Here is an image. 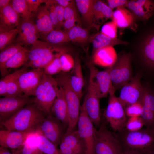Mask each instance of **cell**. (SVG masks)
Masks as SVG:
<instances>
[{
    "instance_id": "cell-27",
    "label": "cell",
    "mask_w": 154,
    "mask_h": 154,
    "mask_svg": "<svg viewBox=\"0 0 154 154\" xmlns=\"http://www.w3.org/2000/svg\"><path fill=\"white\" fill-rule=\"evenodd\" d=\"M93 11L94 24L97 29L104 22L112 18L113 12L108 5L100 0H95Z\"/></svg>"
},
{
    "instance_id": "cell-36",
    "label": "cell",
    "mask_w": 154,
    "mask_h": 154,
    "mask_svg": "<svg viewBox=\"0 0 154 154\" xmlns=\"http://www.w3.org/2000/svg\"><path fill=\"white\" fill-rule=\"evenodd\" d=\"M24 48L21 45L15 43L10 44L0 51V71L1 73L5 63L16 54Z\"/></svg>"
},
{
    "instance_id": "cell-48",
    "label": "cell",
    "mask_w": 154,
    "mask_h": 154,
    "mask_svg": "<svg viewBox=\"0 0 154 154\" xmlns=\"http://www.w3.org/2000/svg\"><path fill=\"white\" fill-rule=\"evenodd\" d=\"M49 13V15L54 28L56 29H60L59 22L54 10L53 5H50L46 4Z\"/></svg>"
},
{
    "instance_id": "cell-46",
    "label": "cell",
    "mask_w": 154,
    "mask_h": 154,
    "mask_svg": "<svg viewBox=\"0 0 154 154\" xmlns=\"http://www.w3.org/2000/svg\"><path fill=\"white\" fill-rule=\"evenodd\" d=\"M75 1L71 0L69 4L64 8V21L72 18H78V14Z\"/></svg>"
},
{
    "instance_id": "cell-12",
    "label": "cell",
    "mask_w": 154,
    "mask_h": 154,
    "mask_svg": "<svg viewBox=\"0 0 154 154\" xmlns=\"http://www.w3.org/2000/svg\"><path fill=\"white\" fill-rule=\"evenodd\" d=\"M140 78H132L121 88L118 99L125 109L127 106L139 102L142 95Z\"/></svg>"
},
{
    "instance_id": "cell-22",
    "label": "cell",
    "mask_w": 154,
    "mask_h": 154,
    "mask_svg": "<svg viewBox=\"0 0 154 154\" xmlns=\"http://www.w3.org/2000/svg\"><path fill=\"white\" fill-rule=\"evenodd\" d=\"M36 13L35 22L34 23L38 33L46 35L54 29L46 4L39 7Z\"/></svg>"
},
{
    "instance_id": "cell-29",
    "label": "cell",
    "mask_w": 154,
    "mask_h": 154,
    "mask_svg": "<svg viewBox=\"0 0 154 154\" xmlns=\"http://www.w3.org/2000/svg\"><path fill=\"white\" fill-rule=\"evenodd\" d=\"M92 42L94 51L108 46H113L117 45H127V42L117 38H112L101 32L98 33L90 37L89 40Z\"/></svg>"
},
{
    "instance_id": "cell-43",
    "label": "cell",
    "mask_w": 154,
    "mask_h": 154,
    "mask_svg": "<svg viewBox=\"0 0 154 154\" xmlns=\"http://www.w3.org/2000/svg\"><path fill=\"white\" fill-rule=\"evenodd\" d=\"M62 71L67 72L73 68L75 61L72 56L68 52L62 54L60 57Z\"/></svg>"
},
{
    "instance_id": "cell-7",
    "label": "cell",
    "mask_w": 154,
    "mask_h": 154,
    "mask_svg": "<svg viewBox=\"0 0 154 154\" xmlns=\"http://www.w3.org/2000/svg\"><path fill=\"white\" fill-rule=\"evenodd\" d=\"M122 152L115 133L102 123L95 132L94 154H120Z\"/></svg>"
},
{
    "instance_id": "cell-41",
    "label": "cell",
    "mask_w": 154,
    "mask_h": 154,
    "mask_svg": "<svg viewBox=\"0 0 154 154\" xmlns=\"http://www.w3.org/2000/svg\"><path fill=\"white\" fill-rule=\"evenodd\" d=\"M144 125V122L141 117H133L127 119L125 128L129 131H133L142 129Z\"/></svg>"
},
{
    "instance_id": "cell-14",
    "label": "cell",
    "mask_w": 154,
    "mask_h": 154,
    "mask_svg": "<svg viewBox=\"0 0 154 154\" xmlns=\"http://www.w3.org/2000/svg\"><path fill=\"white\" fill-rule=\"evenodd\" d=\"M33 133L1 130L0 146L11 149H18L22 146L29 136Z\"/></svg>"
},
{
    "instance_id": "cell-5",
    "label": "cell",
    "mask_w": 154,
    "mask_h": 154,
    "mask_svg": "<svg viewBox=\"0 0 154 154\" xmlns=\"http://www.w3.org/2000/svg\"><path fill=\"white\" fill-rule=\"evenodd\" d=\"M106 70L109 74L114 91L121 88L132 79L130 56L123 54L119 56L114 64Z\"/></svg>"
},
{
    "instance_id": "cell-44",
    "label": "cell",
    "mask_w": 154,
    "mask_h": 154,
    "mask_svg": "<svg viewBox=\"0 0 154 154\" xmlns=\"http://www.w3.org/2000/svg\"><path fill=\"white\" fill-rule=\"evenodd\" d=\"M125 111L127 117H140L142 113L143 106L138 102L126 107Z\"/></svg>"
},
{
    "instance_id": "cell-20",
    "label": "cell",
    "mask_w": 154,
    "mask_h": 154,
    "mask_svg": "<svg viewBox=\"0 0 154 154\" xmlns=\"http://www.w3.org/2000/svg\"><path fill=\"white\" fill-rule=\"evenodd\" d=\"M51 112L57 119L68 126L67 105L64 90L61 86H59L57 95L51 109Z\"/></svg>"
},
{
    "instance_id": "cell-11",
    "label": "cell",
    "mask_w": 154,
    "mask_h": 154,
    "mask_svg": "<svg viewBox=\"0 0 154 154\" xmlns=\"http://www.w3.org/2000/svg\"><path fill=\"white\" fill-rule=\"evenodd\" d=\"M60 144L59 154H85V145L77 130L66 132Z\"/></svg>"
},
{
    "instance_id": "cell-13",
    "label": "cell",
    "mask_w": 154,
    "mask_h": 154,
    "mask_svg": "<svg viewBox=\"0 0 154 154\" xmlns=\"http://www.w3.org/2000/svg\"><path fill=\"white\" fill-rule=\"evenodd\" d=\"M44 73L42 68L34 69L25 72L19 77V83L23 93L26 96H35L36 90Z\"/></svg>"
},
{
    "instance_id": "cell-32",
    "label": "cell",
    "mask_w": 154,
    "mask_h": 154,
    "mask_svg": "<svg viewBox=\"0 0 154 154\" xmlns=\"http://www.w3.org/2000/svg\"><path fill=\"white\" fill-rule=\"evenodd\" d=\"M36 142L38 148L43 154H59L57 146L39 131L36 132Z\"/></svg>"
},
{
    "instance_id": "cell-33",
    "label": "cell",
    "mask_w": 154,
    "mask_h": 154,
    "mask_svg": "<svg viewBox=\"0 0 154 154\" xmlns=\"http://www.w3.org/2000/svg\"><path fill=\"white\" fill-rule=\"evenodd\" d=\"M36 132L32 133L20 148L11 149L13 154H43L38 148L36 142Z\"/></svg>"
},
{
    "instance_id": "cell-50",
    "label": "cell",
    "mask_w": 154,
    "mask_h": 154,
    "mask_svg": "<svg viewBox=\"0 0 154 154\" xmlns=\"http://www.w3.org/2000/svg\"><path fill=\"white\" fill-rule=\"evenodd\" d=\"M53 5L60 25L61 27H62L64 22V8L58 5Z\"/></svg>"
},
{
    "instance_id": "cell-16",
    "label": "cell",
    "mask_w": 154,
    "mask_h": 154,
    "mask_svg": "<svg viewBox=\"0 0 154 154\" xmlns=\"http://www.w3.org/2000/svg\"><path fill=\"white\" fill-rule=\"evenodd\" d=\"M38 131L57 146L60 144L63 136L58 123L50 115L44 119Z\"/></svg>"
},
{
    "instance_id": "cell-30",
    "label": "cell",
    "mask_w": 154,
    "mask_h": 154,
    "mask_svg": "<svg viewBox=\"0 0 154 154\" xmlns=\"http://www.w3.org/2000/svg\"><path fill=\"white\" fill-rule=\"evenodd\" d=\"M29 52V50L24 48L8 60L5 63L1 73L2 77L8 74V69L17 68L25 64L28 60Z\"/></svg>"
},
{
    "instance_id": "cell-37",
    "label": "cell",
    "mask_w": 154,
    "mask_h": 154,
    "mask_svg": "<svg viewBox=\"0 0 154 154\" xmlns=\"http://www.w3.org/2000/svg\"><path fill=\"white\" fill-rule=\"evenodd\" d=\"M14 10L22 17L23 20H30L31 13L29 11L26 0H13L10 3Z\"/></svg>"
},
{
    "instance_id": "cell-39",
    "label": "cell",
    "mask_w": 154,
    "mask_h": 154,
    "mask_svg": "<svg viewBox=\"0 0 154 154\" xmlns=\"http://www.w3.org/2000/svg\"><path fill=\"white\" fill-rule=\"evenodd\" d=\"M26 68L23 67L16 71L3 77L0 81V96L5 97L7 85L12 79L19 77L22 74L27 71Z\"/></svg>"
},
{
    "instance_id": "cell-10",
    "label": "cell",
    "mask_w": 154,
    "mask_h": 154,
    "mask_svg": "<svg viewBox=\"0 0 154 154\" xmlns=\"http://www.w3.org/2000/svg\"><path fill=\"white\" fill-rule=\"evenodd\" d=\"M35 99L24 94L16 97L1 98L0 122L8 119L27 105L34 103Z\"/></svg>"
},
{
    "instance_id": "cell-3",
    "label": "cell",
    "mask_w": 154,
    "mask_h": 154,
    "mask_svg": "<svg viewBox=\"0 0 154 154\" xmlns=\"http://www.w3.org/2000/svg\"><path fill=\"white\" fill-rule=\"evenodd\" d=\"M58 89L56 79L44 73L36 90L34 103L45 114H49Z\"/></svg>"
},
{
    "instance_id": "cell-19",
    "label": "cell",
    "mask_w": 154,
    "mask_h": 154,
    "mask_svg": "<svg viewBox=\"0 0 154 154\" xmlns=\"http://www.w3.org/2000/svg\"><path fill=\"white\" fill-rule=\"evenodd\" d=\"M20 17L9 3L0 11V33L17 28L19 25Z\"/></svg>"
},
{
    "instance_id": "cell-52",
    "label": "cell",
    "mask_w": 154,
    "mask_h": 154,
    "mask_svg": "<svg viewBox=\"0 0 154 154\" xmlns=\"http://www.w3.org/2000/svg\"><path fill=\"white\" fill-rule=\"evenodd\" d=\"M78 18H72L65 20L63 23L62 27L66 31H68L77 25L76 23L78 21Z\"/></svg>"
},
{
    "instance_id": "cell-54",
    "label": "cell",
    "mask_w": 154,
    "mask_h": 154,
    "mask_svg": "<svg viewBox=\"0 0 154 154\" xmlns=\"http://www.w3.org/2000/svg\"><path fill=\"white\" fill-rule=\"evenodd\" d=\"M11 0H0V11L8 5Z\"/></svg>"
},
{
    "instance_id": "cell-31",
    "label": "cell",
    "mask_w": 154,
    "mask_h": 154,
    "mask_svg": "<svg viewBox=\"0 0 154 154\" xmlns=\"http://www.w3.org/2000/svg\"><path fill=\"white\" fill-rule=\"evenodd\" d=\"M59 46L37 40L32 44L29 50L28 60L32 61L35 60Z\"/></svg>"
},
{
    "instance_id": "cell-9",
    "label": "cell",
    "mask_w": 154,
    "mask_h": 154,
    "mask_svg": "<svg viewBox=\"0 0 154 154\" xmlns=\"http://www.w3.org/2000/svg\"><path fill=\"white\" fill-rule=\"evenodd\" d=\"M77 125L78 133L85 145V154H94L96 129L88 116L83 104L80 107Z\"/></svg>"
},
{
    "instance_id": "cell-28",
    "label": "cell",
    "mask_w": 154,
    "mask_h": 154,
    "mask_svg": "<svg viewBox=\"0 0 154 154\" xmlns=\"http://www.w3.org/2000/svg\"><path fill=\"white\" fill-rule=\"evenodd\" d=\"M133 15L123 6L117 7L113 11L112 18L117 27L124 28L133 24L134 20Z\"/></svg>"
},
{
    "instance_id": "cell-53",
    "label": "cell",
    "mask_w": 154,
    "mask_h": 154,
    "mask_svg": "<svg viewBox=\"0 0 154 154\" xmlns=\"http://www.w3.org/2000/svg\"><path fill=\"white\" fill-rule=\"evenodd\" d=\"M71 1L68 0H47L45 3V4L50 5H58L65 8L69 4Z\"/></svg>"
},
{
    "instance_id": "cell-45",
    "label": "cell",
    "mask_w": 154,
    "mask_h": 154,
    "mask_svg": "<svg viewBox=\"0 0 154 154\" xmlns=\"http://www.w3.org/2000/svg\"><path fill=\"white\" fill-rule=\"evenodd\" d=\"M117 26L113 21L107 22L102 26L101 33L112 38H117Z\"/></svg>"
},
{
    "instance_id": "cell-25",
    "label": "cell",
    "mask_w": 154,
    "mask_h": 154,
    "mask_svg": "<svg viewBox=\"0 0 154 154\" xmlns=\"http://www.w3.org/2000/svg\"><path fill=\"white\" fill-rule=\"evenodd\" d=\"M75 64L70 74H69L70 82L74 90L81 98L84 79L81 66L78 56L75 57Z\"/></svg>"
},
{
    "instance_id": "cell-18",
    "label": "cell",
    "mask_w": 154,
    "mask_h": 154,
    "mask_svg": "<svg viewBox=\"0 0 154 154\" xmlns=\"http://www.w3.org/2000/svg\"><path fill=\"white\" fill-rule=\"evenodd\" d=\"M134 15L145 20L154 14V1L137 0L128 1L126 5Z\"/></svg>"
},
{
    "instance_id": "cell-1",
    "label": "cell",
    "mask_w": 154,
    "mask_h": 154,
    "mask_svg": "<svg viewBox=\"0 0 154 154\" xmlns=\"http://www.w3.org/2000/svg\"><path fill=\"white\" fill-rule=\"evenodd\" d=\"M45 114L34 103L28 104L8 119L0 122L5 129L26 133H35L45 118Z\"/></svg>"
},
{
    "instance_id": "cell-2",
    "label": "cell",
    "mask_w": 154,
    "mask_h": 154,
    "mask_svg": "<svg viewBox=\"0 0 154 154\" xmlns=\"http://www.w3.org/2000/svg\"><path fill=\"white\" fill-rule=\"evenodd\" d=\"M122 151L145 154L154 148V128L130 131L124 127L115 133Z\"/></svg>"
},
{
    "instance_id": "cell-15",
    "label": "cell",
    "mask_w": 154,
    "mask_h": 154,
    "mask_svg": "<svg viewBox=\"0 0 154 154\" xmlns=\"http://www.w3.org/2000/svg\"><path fill=\"white\" fill-rule=\"evenodd\" d=\"M18 28L19 32L15 43L27 46L32 45L37 40L38 32L34 23L30 20L23 21Z\"/></svg>"
},
{
    "instance_id": "cell-17",
    "label": "cell",
    "mask_w": 154,
    "mask_h": 154,
    "mask_svg": "<svg viewBox=\"0 0 154 154\" xmlns=\"http://www.w3.org/2000/svg\"><path fill=\"white\" fill-rule=\"evenodd\" d=\"M99 99L88 90L83 104L90 119L96 126L99 125L101 122Z\"/></svg>"
},
{
    "instance_id": "cell-34",
    "label": "cell",
    "mask_w": 154,
    "mask_h": 154,
    "mask_svg": "<svg viewBox=\"0 0 154 154\" xmlns=\"http://www.w3.org/2000/svg\"><path fill=\"white\" fill-rule=\"evenodd\" d=\"M67 31L70 41L83 44L90 40V36L88 30L78 25Z\"/></svg>"
},
{
    "instance_id": "cell-6",
    "label": "cell",
    "mask_w": 154,
    "mask_h": 154,
    "mask_svg": "<svg viewBox=\"0 0 154 154\" xmlns=\"http://www.w3.org/2000/svg\"><path fill=\"white\" fill-rule=\"evenodd\" d=\"M90 78L88 90L99 98L106 97L108 94H114V91L108 72L99 71L91 63L88 64Z\"/></svg>"
},
{
    "instance_id": "cell-21",
    "label": "cell",
    "mask_w": 154,
    "mask_h": 154,
    "mask_svg": "<svg viewBox=\"0 0 154 154\" xmlns=\"http://www.w3.org/2000/svg\"><path fill=\"white\" fill-rule=\"evenodd\" d=\"M116 52L113 46L101 48L94 51L92 62L93 64L108 68L111 66L117 59Z\"/></svg>"
},
{
    "instance_id": "cell-47",
    "label": "cell",
    "mask_w": 154,
    "mask_h": 154,
    "mask_svg": "<svg viewBox=\"0 0 154 154\" xmlns=\"http://www.w3.org/2000/svg\"><path fill=\"white\" fill-rule=\"evenodd\" d=\"M139 102L143 107L149 110L154 113V95L151 93L143 95Z\"/></svg>"
},
{
    "instance_id": "cell-8",
    "label": "cell",
    "mask_w": 154,
    "mask_h": 154,
    "mask_svg": "<svg viewBox=\"0 0 154 154\" xmlns=\"http://www.w3.org/2000/svg\"><path fill=\"white\" fill-rule=\"evenodd\" d=\"M104 115L106 121L115 131H120L125 127L127 119L125 108L114 94L110 95Z\"/></svg>"
},
{
    "instance_id": "cell-24",
    "label": "cell",
    "mask_w": 154,
    "mask_h": 154,
    "mask_svg": "<svg viewBox=\"0 0 154 154\" xmlns=\"http://www.w3.org/2000/svg\"><path fill=\"white\" fill-rule=\"evenodd\" d=\"M142 53L147 66L154 68V26L149 28L145 34L142 45Z\"/></svg>"
},
{
    "instance_id": "cell-4",
    "label": "cell",
    "mask_w": 154,
    "mask_h": 154,
    "mask_svg": "<svg viewBox=\"0 0 154 154\" xmlns=\"http://www.w3.org/2000/svg\"><path fill=\"white\" fill-rule=\"evenodd\" d=\"M58 86L63 89L67 102L68 123L66 132L75 130L80 114L81 98L74 90L70 84L69 74L63 72L59 73L56 79Z\"/></svg>"
},
{
    "instance_id": "cell-56",
    "label": "cell",
    "mask_w": 154,
    "mask_h": 154,
    "mask_svg": "<svg viewBox=\"0 0 154 154\" xmlns=\"http://www.w3.org/2000/svg\"><path fill=\"white\" fill-rule=\"evenodd\" d=\"M120 154H140L139 153L132 151H123Z\"/></svg>"
},
{
    "instance_id": "cell-57",
    "label": "cell",
    "mask_w": 154,
    "mask_h": 154,
    "mask_svg": "<svg viewBox=\"0 0 154 154\" xmlns=\"http://www.w3.org/2000/svg\"><path fill=\"white\" fill-rule=\"evenodd\" d=\"M145 154H154V148Z\"/></svg>"
},
{
    "instance_id": "cell-23",
    "label": "cell",
    "mask_w": 154,
    "mask_h": 154,
    "mask_svg": "<svg viewBox=\"0 0 154 154\" xmlns=\"http://www.w3.org/2000/svg\"><path fill=\"white\" fill-rule=\"evenodd\" d=\"M68 51L65 48L59 46L55 49L44 54L37 60L29 61L25 64L24 67L26 68L30 67L33 69H44L56 58L64 53L68 52Z\"/></svg>"
},
{
    "instance_id": "cell-35",
    "label": "cell",
    "mask_w": 154,
    "mask_h": 154,
    "mask_svg": "<svg viewBox=\"0 0 154 154\" xmlns=\"http://www.w3.org/2000/svg\"><path fill=\"white\" fill-rule=\"evenodd\" d=\"M67 31H63L55 29L46 35L45 37L46 42L50 44L59 45L70 41Z\"/></svg>"
},
{
    "instance_id": "cell-55",
    "label": "cell",
    "mask_w": 154,
    "mask_h": 154,
    "mask_svg": "<svg viewBox=\"0 0 154 154\" xmlns=\"http://www.w3.org/2000/svg\"><path fill=\"white\" fill-rule=\"evenodd\" d=\"M0 154H13L8 150L7 148L2 147H0Z\"/></svg>"
},
{
    "instance_id": "cell-26",
    "label": "cell",
    "mask_w": 154,
    "mask_h": 154,
    "mask_svg": "<svg viewBox=\"0 0 154 154\" xmlns=\"http://www.w3.org/2000/svg\"><path fill=\"white\" fill-rule=\"evenodd\" d=\"M75 1L77 9L81 15L84 25L87 28L96 27L93 11L95 0H76Z\"/></svg>"
},
{
    "instance_id": "cell-51",
    "label": "cell",
    "mask_w": 154,
    "mask_h": 154,
    "mask_svg": "<svg viewBox=\"0 0 154 154\" xmlns=\"http://www.w3.org/2000/svg\"><path fill=\"white\" fill-rule=\"evenodd\" d=\"M108 6L112 10L115 8L126 5L128 1L126 0H108Z\"/></svg>"
},
{
    "instance_id": "cell-42",
    "label": "cell",
    "mask_w": 154,
    "mask_h": 154,
    "mask_svg": "<svg viewBox=\"0 0 154 154\" xmlns=\"http://www.w3.org/2000/svg\"><path fill=\"white\" fill-rule=\"evenodd\" d=\"M60 56L56 58L43 69L45 73L51 76L62 71L60 60Z\"/></svg>"
},
{
    "instance_id": "cell-38",
    "label": "cell",
    "mask_w": 154,
    "mask_h": 154,
    "mask_svg": "<svg viewBox=\"0 0 154 154\" xmlns=\"http://www.w3.org/2000/svg\"><path fill=\"white\" fill-rule=\"evenodd\" d=\"M19 32L18 27L12 30L0 33V50L14 42Z\"/></svg>"
},
{
    "instance_id": "cell-49",
    "label": "cell",
    "mask_w": 154,
    "mask_h": 154,
    "mask_svg": "<svg viewBox=\"0 0 154 154\" xmlns=\"http://www.w3.org/2000/svg\"><path fill=\"white\" fill-rule=\"evenodd\" d=\"M47 0H26L30 11L36 13L39 8L40 5L45 3Z\"/></svg>"
},
{
    "instance_id": "cell-40",
    "label": "cell",
    "mask_w": 154,
    "mask_h": 154,
    "mask_svg": "<svg viewBox=\"0 0 154 154\" xmlns=\"http://www.w3.org/2000/svg\"><path fill=\"white\" fill-rule=\"evenodd\" d=\"M19 77L12 79L8 83L5 97H16L23 95L18 81Z\"/></svg>"
}]
</instances>
